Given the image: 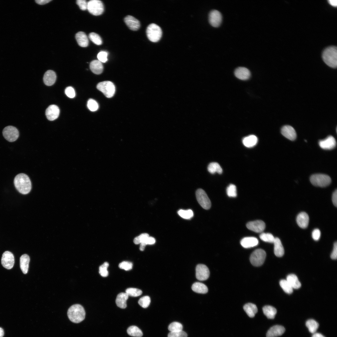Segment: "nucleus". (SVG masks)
I'll return each mask as SVG.
<instances>
[{
    "label": "nucleus",
    "instance_id": "1",
    "mask_svg": "<svg viewBox=\"0 0 337 337\" xmlns=\"http://www.w3.org/2000/svg\"><path fill=\"white\" fill-rule=\"evenodd\" d=\"M14 183L17 190L21 193H28L32 189V184L28 176L23 173L17 175L15 177Z\"/></svg>",
    "mask_w": 337,
    "mask_h": 337
},
{
    "label": "nucleus",
    "instance_id": "2",
    "mask_svg": "<svg viewBox=\"0 0 337 337\" xmlns=\"http://www.w3.org/2000/svg\"><path fill=\"white\" fill-rule=\"evenodd\" d=\"M85 311L83 307L81 305L74 304L71 306L67 311L69 319L72 322L78 323L82 321L85 318Z\"/></svg>",
    "mask_w": 337,
    "mask_h": 337
},
{
    "label": "nucleus",
    "instance_id": "3",
    "mask_svg": "<svg viewBox=\"0 0 337 337\" xmlns=\"http://www.w3.org/2000/svg\"><path fill=\"white\" fill-rule=\"evenodd\" d=\"M324 62L329 66L335 68L337 66V50L336 46H330L326 48L322 53Z\"/></svg>",
    "mask_w": 337,
    "mask_h": 337
},
{
    "label": "nucleus",
    "instance_id": "4",
    "mask_svg": "<svg viewBox=\"0 0 337 337\" xmlns=\"http://www.w3.org/2000/svg\"><path fill=\"white\" fill-rule=\"evenodd\" d=\"M161 28L157 24L151 23L147 27L146 33L148 39L153 42H157L160 39L162 35Z\"/></svg>",
    "mask_w": 337,
    "mask_h": 337
},
{
    "label": "nucleus",
    "instance_id": "5",
    "mask_svg": "<svg viewBox=\"0 0 337 337\" xmlns=\"http://www.w3.org/2000/svg\"><path fill=\"white\" fill-rule=\"evenodd\" d=\"M311 183L314 186L325 187L331 182V179L328 175L323 174H316L311 176L310 178Z\"/></svg>",
    "mask_w": 337,
    "mask_h": 337
},
{
    "label": "nucleus",
    "instance_id": "6",
    "mask_svg": "<svg viewBox=\"0 0 337 337\" xmlns=\"http://www.w3.org/2000/svg\"><path fill=\"white\" fill-rule=\"evenodd\" d=\"M97 88L101 91L107 98H111L114 95L115 87L114 84L109 81H105L99 83L97 85Z\"/></svg>",
    "mask_w": 337,
    "mask_h": 337
},
{
    "label": "nucleus",
    "instance_id": "7",
    "mask_svg": "<svg viewBox=\"0 0 337 337\" xmlns=\"http://www.w3.org/2000/svg\"><path fill=\"white\" fill-rule=\"evenodd\" d=\"M266 256V253L264 250L258 249L255 250L251 254L250 261L253 266H260L264 262Z\"/></svg>",
    "mask_w": 337,
    "mask_h": 337
},
{
    "label": "nucleus",
    "instance_id": "8",
    "mask_svg": "<svg viewBox=\"0 0 337 337\" xmlns=\"http://www.w3.org/2000/svg\"><path fill=\"white\" fill-rule=\"evenodd\" d=\"M87 9L91 14L95 16L101 15L104 11L102 2L99 0H91L87 2Z\"/></svg>",
    "mask_w": 337,
    "mask_h": 337
},
{
    "label": "nucleus",
    "instance_id": "9",
    "mask_svg": "<svg viewBox=\"0 0 337 337\" xmlns=\"http://www.w3.org/2000/svg\"><path fill=\"white\" fill-rule=\"evenodd\" d=\"M196 196L198 202L204 209L208 210L210 208L211 201L205 191L202 189H198L196 192Z\"/></svg>",
    "mask_w": 337,
    "mask_h": 337
},
{
    "label": "nucleus",
    "instance_id": "10",
    "mask_svg": "<svg viewBox=\"0 0 337 337\" xmlns=\"http://www.w3.org/2000/svg\"><path fill=\"white\" fill-rule=\"evenodd\" d=\"M2 134L4 138L10 142L15 141L19 136L17 129L12 126L9 125L5 127L2 131Z\"/></svg>",
    "mask_w": 337,
    "mask_h": 337
},
{
    "label": "nucleus",
    "instance_id": "11",
    "mask_svg": "<svg viewBox=\"0 0 337 337\" xmlns=\"http://www.w3.org/2000/svg\"><path fill=\"white\" fill-rule=\"evenodd\" d=\"M1 261L3 267L8 270L11 269L14 264V255L11 252L6 251L3 253Z\"/></svg>",
    "mask_w": 337,
    "mask_h": 337
},
{
    "label": "nucleus",
    "instance_id": "12",
    "mask_svg": "<svg viewBox=\"0 0 337 337\" xmlns=\"http://www.w3.org/2000/svg\"><path fill=\"white\" fill-rule=\"evenodd\" d=\"M210 272L208 268L205 265L199 264L196 268V276L200 281H204L209 277Z\"/></svg>",
    "mask_w": 337,
    "mask_h": 337
},
{
    "label": "nucleus",
    "instance_id": "13",
    "mask_svg": "<svg viewBox=\"0 0 337 337\" xmlns=\"http://www.w3.org/2000/svg\"><path fill=\"white\" fill-rule=\"evenodd\" d=\"M209 21L211 26L214 27H217L221 24L222 19L221 13L218 10H212L209 14Z\"/></svg>",
    "mask_w": 337,
    "mask_h": 337
},
{
    "label": "nucleus",
    "instance_id": "14",
    "mask_svg": "<svg viewBox=\"0 0 337 337\" xmlns=\"http://www.w3.org/2000/svg\"><path fill=\"white\" fill-rule=\"evenodd\" d=\"M246 226L250 230L256 232L260 233L264 230L266 225L263 221L257 220L249 222L247 223Z\"/></svg>",
    "mask_w": 337,
    "mask_h": 337
},
{
    "label": "nucleus",
    "instance_id": "15",
    "mask_svg": "<svg viewBox=\"0 0 337 337\" xmlns=\"http://www.w3.org/2000/svg\"><path fill=\"white\" fill-rule=\"evenodd\" d=\"M319 144L323 149L330 150L335 147L336 143L335 138L333 136L330 135L325 139L320 140Z\"/></svg>",
    "mask_w": 337,
    "mask_h": 337
},
{
    "label": "nucleus",
    "instance_id": "16",
    "mask_svg": "<svg viewBox=\"0 0 337 337\" xmlns=\"http://www.w3.org/2000/svg\"><path fill=\"white\" fill-rule=\"evenodd\" d=\"M60 110L58 107L55 105H50L46 109V115L49 120L52 121L56 119L59 115Z\"/></svg>",
    "mask_w": 337,
    "mask_h": 337
},
{
    "label": "nucleus",
    "instance_id": "17",
    "mask_svg": "<svg viewBox=\"0 0 337 337\" xmlns=\"http://www.w3.org/2000/svg\"><path fill=\"white\" fill-rule=\"evenodd\" d=\"M281 132L282 135L291 140H295L296 137V134L294 129L289 125L284 126L281 128Z\"/></svg>",
    "mask_w": 337,
    "mask_h": 337
},
{
    "label": "nucleus",
    "instance_id": "18",
    "mask_svg": "<svg viewBox=\"0 0 337 337\" xmlns=\"http://www.w3.org/2000/svg\"><path fill=\"white\" fill-rule=\"evenodd\" d=\"M124 22L128 27L132 30L137 31L140 27L139 21L131 16L128 15L125 17Z\"/></svg>",
    "mask_w": 337,
    "mask_h": 337
},
{
    "label": "nucleus",
    "instance_id": "19",
    "mask_svg": "<svg viewBox=\"0 0 337 337\" xmlns=\"http://www.w3.org/2000/svg\"><path fill=\"white\" fill-rule=\"evenodd\" d=\"M284 327L280 325H274L270 328L266 334V337H276L282 335L285 332Z\"/></svg>",
    "mask_w": 337,
    "mask_h": 337
},
{
    "label": "nucleus",
    "instance_id": "20",
    "mask_svg": "<svg viewBox=\"0 0 337 337\" xmlns=\"http://www.w3.org/2000/svg\"><path fill=\"white\" fill-rule=\"evenodd\" d=\"M235 76L238 79L242 80L248 79L251 76L249 70L244 67H238L235 71Z\"/></svg>",
    "mask_w": 337,
    "mask_h": 337
},
{
    "label": "nucleus",
    "instance_id": "21",
    "mask_svg": "<svg viewBox=\"0 0 337 337\" xmlns=\"http://www.w3.org/2000/svg\"><path fill=\"white\" fill-rule=\"evenodd\" d=\"M56 76L55 72L53 71L49 70L45 73L43 80L45 84L47 86H51L54 84L56 81Z\"/></svg>",
    "mask_w": 337,
    "mask_h": 337
},
{
    "label": "nucleus",
    "instance_id": "22",
    "mask_svg": "<svg viewBox=\"0 0 337 337\" xmlns=\"http://www.w3.org/2000/svg\"><path fill=\"white\" fill-rule=\"evenodd\" d=\"M258 240L254 237H246L242 238L240 242L241 245L244 248H249L257 246Z\"/></svg>",
    "mask_w": 337,
    "mask_h": 337
},
{
    "label": "nucleus",
    "instance_id": "23",
    "mask_svg": "<svg viewBox=\"0 0 337 337\" xmlns=\"http://www.w3.org/2000/svg\"><path fill=\"white\" fill-rule=\"evenodd\" d=\"M296 222L300 227L302 228L307 227L309 222V217L307 214L304 212L300 213L297 216Z\"/></svg>",
    "mask_w": 337,
    "mask_h": 337
},
{
    "label": "nucleus",
    "instance_id": "24",
    "mask_svg": "<svg viewBox=\"0 0 337 337\" xmlns=\"http://www.w3.org/2000/svg\"><path fill=\"white\" fill-rule=\"evenodd\" d=\"M76 39L78 44L82 47H86L89 44V40L86 34L83 32H79L76 35Z\"/></svg>",
    "mask_w": 337,
    "mask_h": 337
},
{
    "label": "nucleus",
    "instance_id": "25",
    "mask_svg": "<svg viewBox=\"0 0 337 337\" xmlns=\"http://www.w3.org/2000/svg\"><path fill=\"white\" fill-rule=\"evenodd\" d=\"M91 71L94 73L99 75L103 71V65L98 60H94L91 61L90 64Z\"/></svg>",
    "mask_w": 337,
    "mask_h": 337
},
{
    "label": "nucleus",
    "instance_id": "26",
    "mask_svg": "<svg viewBox=\"0 0 337 337\" xmlns=\"http://www.w3.org/2000/svg\"><path fill=\"white\" fill-rule=\"evenodd\" d=\"M30 261L29 256L27 254H23L20 257V267L24 274H26L27 273Z\"/></svg>",
    "mask_w": 337,
    "mask_h": 337
},
{
    "label": "nucleus",
    "instance_id": "27",
    "mask_svg": "<svg viewBox=\"0 0 337 337\" xmlns=\"http://www.w3.org/2000/svg\"><path fill=\"white\" fill-rule=\"evenodd\" d=\"M273 243L275 255L277 257L282 256L284 254V250L280 240L278 237H276Z\"/></svg>",
    "mask_w": 337,
    "mask_h": 337
},
{
    "label": "nucleus",
    "instance_id": "28",
    "mask_svg": "<svg viewBox=\"0 0 337 337\" xmlns=\"http://www.w3.org/2000/svg\"><path fill=\"white\" fill-rule=\"evenodd\" d=\"M129 296L126 293L122 292L117 295L115 302L117 305L122 309H125L127 306L126 301Z\"/></svg>",
    "mask_w": 337,
    "mask_h": 337
},
{
    "label": "nucleus",
    "instance_id": "29",
    "mask_svg": "<svg viewBox=\"0 0 337 337\" xmlns=\"http://www.w3.org/2000/svg\"><path fill=\"white\" fill-rule=\"evenodd\" d=\"M258 139L255 135H251L244 137L242 140L243 145L248 148L252 147L257 143Z\"/></svg>",
    "mask_w": 337,
    "mask_h": 337
},
{
    "label": "nucleus",
    "instance_id": "30",
    "mask_svg": "<svg viewBox=\"0 0 337 337\" xmlns=\"http://www.w3.org/2000/svg\"><path fill=\"white\" fill-rule=\"evenodd\" d=\"M243 308L247 315L251 318L254 317L257 312L256 305L252 303L246 304L243 306Z\"/></svg>",
    "mask_w": 337,
    "mask_h": 337
},
{
    "label": "nucleus",
    "instance_id": "31",
    "mask_svg": "<svg viewBox=\"0 0 337 337\" xmlns=\"http://www.w3.org/2000/svg\"><path fill=\"white\" fill-rule=\"evenodd\" d=\"M286 280L293 289H298L301 287V284L295 274L289 275L287 276Z\"/></svg>",
    "mask_w": 337,
    "mask_h": 337
},
{
    "label": "nucleus",
    "instance_id": "32",
    "mask_svg": "<svg viewBox=\"0 0 337 337\" xmlns=\"http://www.w3.org/2000/svg\"><path fill=\"white\" fill-rule=\"evenodd\" d=\"M192 289L194 292L200 294H205L208 291V288L206 285L199 282H196L193 284Z\"/></svg>",
    "mask_w": 337,
    "mask_h": 337
},
{
    "label": "nucleus",
    "instance_id": "33",
    "mask_svg": "<svg viewBox=\"0 0 337 337\" xmlns=\"http://www.w3.org/2000/svg\"><path fill=\"white\" fill-rule=\"evenodd\" d=\"M264 314L268 319H273L277 313L276 309L270 305H266L262 308Z\"/></svg>",
    "mask_w": 337,
    "mask_h": 337
},
{
    "label": "nucleus",
    "instance_id": "34",
    "mask_svg": "<svg viewBox=\"0 0 337 337\" xmlns=\"http://www.w3.org/2000/svg\"><path fill=\"white\" fill-rule=\"evenodd\" d=\"M208 172L212 173L214 174L217 173L219 174H221L222 172V169L217 163L213 162L209 164L208 167Z\"/></svg>",
    "mask_w": 337,
    "mask_h": 337
},
{
    "label": "nucleus",
    "instance_id": "35",
    "mask_svg": "<svg viewBox=\"0 0 337 337\" xmlns=\"http://www.w3.org/2000/svg\"><path fill=\"white\" fill-rule=\"evenodd\" d=\"M127 332L129 335L136 337H141L143 335L141 330L135 326L129 327L127 330Z\"/></svg>",
    "mask_w": 337,
    "mask_h": 337
},
{
    "label": "nucleus",
    "instance_id": "36",
    "mask_svg": "<svg viewBox=\"0 0 337 337\" xmlns=\"http://www.w3.org/2000/svg\"><path fill=\"white\" fill-rule=\"evenodd\" d=\"M305 325L310 332L312 333H314L316 332L319 326L318 323L313 319L307 320Z\"/></svg>",
    "mask_w": 337,
    "mask_h": 337
},
{
    "label": "nucleus",
    "instance_id": "37",
    "mask_svg": "<svg viewBox=\"0 0 337 337\" xmlns=\"http://www.w3.org/2000/svg\"><path fill=\"white\" fill-rule=\"evenodd\" d=\"M279 283L280 286L286 293L288 294L292 293L293 288L286 280H281Z\"/></svg>",
    "mask_w": 337,
    "mask_h": 337
},
{
    "label": "nucleus",
    "instance_id": "38",
    "mask_svg": "<svg viewBox=\"0 0 337 337\" xmlns=\"http://www.w3.org/2000/svg\"><path fill=\"white\" fill-rule=\"evenodd\" d=\"M178 214L182 217L185 219H189L193 217V213L191 209L183 210L180 209L178 212Z\"/></svg>",
    "mask_w": 337,
    "mask_h": 337
},
{
    "label": "nucleus",
    "instance_id": "39",
    "mask_svg": "<svg viewBox=\"0 0 337 337\" xmlns=\"http://www.w3.org/2000/svg\"><path fill=\"white\" fill-rule=\"evenodd\" d=\"M89 37L92 42L97 45H101L102 43L101 37L95 33L93 32L90 33L89 35Z\"/></svg>",
    "mask_w": 337,
    "mask_h": 337
},
{
    "label": "nucleus",
    "instance_id": "40",
    "mask_svg": "<svg viewBox=\"0 0 337 337\" xmlns=\"http://www.w3.org/2000/svg\"><path fill=\"white\" fill-rule=\"evenodd\" d=\"M125 293L128 296L137 297L141 295L142 291L141 290L137 288H129L126 290Z\"/></svg>",
    "mask_w": 337,
    "mask_h": 337
},
{
    "label": "nucleus",
    "instance_id": "41",
    "mask_svg": "<svg viewBox=\"0 0 337 337\" xmlns=\"http://www.w3.org/2000/svg\"><path fill=\"white\" fill-rule=\"evenodd\" d=\"M226 192L229 197H236L237 196V191L236 186L233 184H230L227 188Z\"/></svg>",
    "mask_w": 337,
    "mask_h": 337
},
{
    "label": "nucleus",
    "instance_id": "42",
    "mask_svg": "<svg viewBox=\"0 0 337 337\" xmlns=\"http://www.w3.org/2000/svg\"><path fill=\"white\" fill-rule=\"evenodd\" d=\"M260 238L263 241L269 243H273L275 238L270 233H261L259 236Z\"/></svg>",
    "mask_w": 337,
    "mask_h": 337
},
{
    "label": "nucleus",
    "instance_id": "43",
    "mask_svg": "<svg viewBox=\"0 0 337 337\" xmlns=\"http://www.w3.org/2000/svg\"><path fill=\"white\" fill-rule=\"evenodd\" d=\"M182 325L180 323L174 322L171 323L168 326V329L170 332L181 331L183 329Z\"/></svg>",
    "mask_w": 337,
    "mask_h": 337
},
{
    "label": "nucleus",
    "instance_id": "44",
    "mask_svg": "<svg viewBox=\"0 0 337 337\" xmlns=\"http://www.w3.org/2000/svg\"><path fill=\"white\" fill-rule=\"evenodd\" d=\"M150 303V298L149 296H145L142 297L139 300V305L143 308H146L149 305Z\"/></svg>",
    "mask_w": 337,
    "mask_h": 337
},
{
    "label": "nucleus",
    "instance_id": "45",
    "mask_svg": "<svg viewBox=\"0 0 337 337\" xmlns=\"http://www.w3.org/2000/svg\"><path fill=\"white\" fill-rule=\"evenodd\" d=\"M109 266V264L107 262H105L100 266L99 268V273L101 276L106 277L108 276V272L107 271V268Z\"/></svg>",
    "mask_w": 337,
    "mask_h": 337
},
{
    "label": "nucleus",
    "instance_id": "46",
    "mask_svg": "<svg viewBox=\"0 0 337 337\" xmlns=\"http://www.w3.org/2000/svg\"><path fill=\"white\" fill-rule=\"evenodd\" d=\"M87 106L89 110L92 111L97 110L99 108L98 104L97 102L95 100L91 99H90L88 101Z\"/></svg>",
    "mask_w": 337,
    "mask_h": 337
},
{
    "label": "nucleus",
    "instance_id": "47",
    "mask_svg": "<svg viewBox=\"0 0 337 337\" xmlns=\"http://www.w3.org/2000/svg\"><path fill=\"white\" fill-rule=\"evenodd\" d=\"M149 237V235L147 233L141 234L139 236L135 237L134 240V242L135 244H138L144 242Z\"/></svg>",
    "mask_w": 337,
    "mask_h": 337
},
{
    "label": "nucleus",
    "instance_id": "48",
    "mask_svg": "<svg viewBox=\"0 0 337 337\" xmlns=\"http://www.w3.org/2000/svg\"><path fill=\"white\" fill-rule=\"evenodd\" d=\"M119 267L121 269L127 271L131 270L133 267V264L130 262L123 261L119 265Z\"/></svg>",
    "mask_w": 337,
    "mask_h": 337
},
{
    "label": "nucleus",
    "instance_id": "49",
    "mask_svg": "<svg viewBox=\"0 0 337 337\" xmlns=\"http://www.w3.org/2000/svg\"><path fill=\"white\" fill-rule=\"evenodd\" d=\"M168 337H187V334L184 331L182 330L170 332L168 335Z\"/></svg>",
    "mask_w": 337,
    "mask_h": 337
},
{
    "label": "nucleus",
    "instance_id": "50",
    "mask_svg": "<svg viewBox=\"0 0 337 337\" xmlns=\"http://www.w3.org/2000/svg\"><path fill=\"white\" fill-rule=\"evenodd\" d=\"M108 53L105 51H101L99 52L97 56L98 60L101 62L105 63L108 60Z\"/></svg>",
    "mask_w": 337,
    "mask_h": 337
},
{
    "label": "nucleus",
    "instance_id": "51",
    "mask_svg": "<svg viewBox=\"0 0 337 337\" xmlns=\"http://www.w3.org/2000/svg\"><path fill=\"white\" fill-rule=\"evenodd\" d=\"M66 95L70 98H73L75 96V92L73 88L71 86L67 87L65 90Z\"/></svg>",
    "mask_w": 337,
    "mask_h": 337
},
{
    "label": "nucleus",
    "instance_id": "52",
    "mask_svg": "<svg viewBox=\"0 0 337 337\" xmlns=\"http://www.w3.org/2000/svg\"><path fill=\"white\" fill-rule=\"evenodd\" d=\"M76 3L81 10L84 11L87 9V2L85 0H77Z\"/></svg>",
    "mask_w": 337,
    "mask_h": 337
},
{
    "label": "nucleus",
    "instance_id": "53",
    "mask_svg": "<svg viewBox=\"0 0 337 337\" xmlns=\"http://www.w3.org/2000/svg\"><path fill=\"white\" fill-rule=\"evenodd\" d=\"M320 232L318 229H315L312 232V236L313 239L315 241L318 240L320 236Z\"/></svg>",
    "mask_w": 337,
    "mask_h": 337
},
{
    "label": "nucleus",
    "instance_id": "54",
    "mask_svg": "<svg viewBox=\"0 0 337 337\" xmlns=\"http://www.w3.org/2000/svg\"><path fill=\"white\" fill-rule=\"evenodd\" d=\"M330 257L333 259H336L337 257V242H335L334 244L333 250L331 254Z\"/></svg>",
    "mask_w": 337,
    "mask_h": 337
},
{
    "label": "nucleus",
    "instance_id": "55",
    "mask_svg": "<svg viewBox=\"0 0 337 337\" xmlns=\"http://www.w3.org/2000/svg\"><path fill=\"white\" fill-rule=\"evenodd\" d=\"M332 201L334 205L336 207L337 206V189L334 192L332 196Z\"/></svg>",
    "mask_w": 337,
    "mask_h": 337
},
{
    "label": "nucleus",
    "instance_id": "56",
    "mask_svg": "<svg viewBox=\"0 0 337 337\" xmlns=\"http://www.w3.org/2000/svg\"><path fill=\"white\" fill-rule=\"evenodd\" d=\"M146 245H152L155 243V238L151 237H149L144 242Z\"/></svg>",
    "mask_w": 337,
    "mask_h": 337
},
{
    "label": "nucleus",
    "instance_id": "57",
    "mask_svg": "<svg viewBox=\"0 0 337 337\" xmlns=\"http://www.w3.org/2000/svg\"><path fill=\"white\" fill-rule=\"evenodd\" d=\"M51 1V0H36L35 2L39 4L44 5L48 3Z\"/></svg>",
    "mask_w": 337,
    "mask_h": 337
},
{
    "label": "nucleus",
    "instance_id": "58",
    "mask_svg": "<svg viewBox=\"0 0 337 337\" xmlns=\"http://www.w3.org/2000/svg\"><path fill=\"white\" fill-rule=\"evenodd\" d=\"M329 3L332 6L334 7H336L337 5V1L336 0H329Z\"/></svg>",
    "mask_w": 337,
    "mask_h": 337
},
{
    "label": "nucleus",
    "instance_id": "59",
    "mask_svg": "<svg viewBox=\"0 0 337 337\" xmlns=\"http://www.w3.org/2000/svg\"><path fill=\"white\" fill-rule=\"evenodd\" d=\"M147 245L144 242H142L140 243V245L139 247V249L141 251H143L144 249L146 246Z\"/></svg>",
    "mask_w": 337,
    "mask_h": 337
},
{
    "label": "nucleus",
    "instance_id": "60",
    "mask_svg": "<svg viewBox=\"0 0 337 337\" xmlns=\"http://www.w3.org/2000/svg\"><path fill=\"white\" fill-rule=\"evenodd\" d=\"M312 337H325L321 334L320 333H314Z\"/></svg>",
    "mask_w": 337,
    "mask_h": 337
},
{
    "label": "nucleus",
    "instance_id": "61",
    "mask_svg": "<svg viewBox=\"0 0 337 337\" xmlns=\"http://www.w3.org/2000/svg\"><path fill=\"white\" fill-rule=\"evenodd\" d=\"M4 332L3 329L0 327V337H3L4 335Z\"/></svg>",
    "mask_w": 337,
    "mask_h": 337
}]
</instances>
